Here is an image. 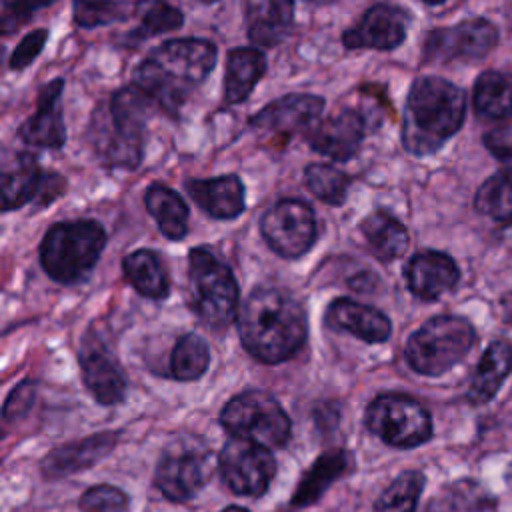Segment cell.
Masks as SVG:
<instances>
[{
    "mask_svg": "<svg viewBox=\"0 0 512 512\" xmlns=\"http://www.w3.org/2000/svg\"><path fill=\"white\" fill-rule=\"evenodd\" d=\"M216 46L202 38H174L154 48L134 70V84L156 106L176 112L190 92L210 74Z\"/></svg>",
    "mask_w": 512,
    "mask_h": 512,
    "instance_id": "7a4b0ae2",
    "label": "cell"
},
{
    "mask_svg": "<svg viewBox=\"0 0 512 512\" xmlns=\"http://www.w3.org/2000/svg\"><path fill=\"white\" fill-rule=\"evenodd\" d=\"M344 468H346V454L338 448L318 456L316 462L302 476L292 496V506L302 508V506L314 504L326 492V488L344 472Z\"/></svg>",
    "mask_w": 512,
    "mask_h": 512,
    "instance_id": "f546056e",
    "label": "cell"
},
{
    "mask_svg": "<svg viewBox=\"0 0 512 512\" xmlns=\"http://www.w3.org/2000/svg\"><path fill=\"white\" fill-rule=\"evenodd\" d=\"M222 512H248L246 508H240V506H228V508H224Z\"/></svg>",
    "mask_w": 512,
    "mask_h": 512,
    "instance_id": "ee69618b",
    "label": "cell"
},
{
    "mask_svg": "<svg viewBox=\"0 0 512 512\" xmlns=\"http://www.w3.org/2000/svg\"><path fill=\"white\" fill-rule=\"evenodd\" d=\"M138 8L142 10L140 24L134 30V38L138 40L150 38L162 32H170L182 26V12L166 4L164 0H146L138 4Z\"/></svg>",
    "mask_w": 512,
    "mask_h": 512,
    "instance_id": "8d00e7d4",
    "label": "cell"
},
{
    "mask_svg": "<svg viewBox=\"0 0 512 512\" xmlns=\"http://www.w3.org/2000/svg\"><path fill=\"white\" fill-rule=\"evenodd\" d=\"M466 114L464 92L436 76L418 78L408 92L402 142L408 152L426 156L436 152L450 136H454Z\"/></svg>",
    "mask_w": 512,
    "mask_h": 512,
    "instance_id": "3957f363",
    "label": "cell"
},
{
    "mask_svg": "<svg viewBox=\"0 0 512 512\" xmlns=\"http://www.w3.org/2000/svg\"><path fill=\"white\" fill-rule=\"evenodd\" d=\"M74 22L82 28L106 26L112 22L126 20L132 6L122 0H74Z\"/></svg>",
    "mask_w": 512,
    "mask_h": 512,
    "instance_id": "d590c367",
    "label": "cell"
},
{
    "mask_svg": "<svg viewBox=\"0 0 512 512\" xmlns=\"http://www.w3.org/2000/svg\"><path fill=\"white\" fill-rule=\"evenodd\" d=\"M186 188L194 202L212 218L230 220L244 210V184L234 174L192 180Z\"/></svg>",
    "mask_w": 512,
    "mask_h": 512,
    "instance_id": "7402d4cb",
    "label": "cell"
},
{
    "mask_svg": "<svg viewBox=\"0 0 512 512\" xmlns=\"http://www.w3.org/2000/svg\"><path fill=\"white\" fill-rule=\"evenodd\" d=\"M326 322L334 330L348 332L364 342H384L390 336V320L374 306L354 302L350 298H338L326 312Z\"/></svg>",
    "mask_w": 512,
    "mask_h": 512,
    "instance_id": "d6986e66",
    "label": "cell"
},
{
    "mask_svg": "<svg viewBox=\"0 0 512 512\" xmlns=\"http://www.w3.org/2000/svg\"><path fill=\"white\" fill-rule=\"evenodd\" d=\"M360 230L372 254L384 262L400 258L408 248V232L404 224L386 212H374L364 218Z\"/></svg>",
    "mask_w": 512,
    "mask_h": 512,
    "instance_id": "f1b7e54d",
    "label": "cell"
},
{
    "mask_svg": "<svg viewBox=\"0 0 512 512\" xmlns=\"http://www.w3.org/2000/svg\"><path fill=\"white\" fill-rule=\"evenodd\" d=\"M460 278L454 260L436 250L418 252L406 266L408 288L422 300H436L452 290Z\"/></svg>",
    "mask_w": 512,
    "mask_h": 512,
    "instance_id": "e0dca14e",
    "label": "cell"
},
{
    "mask_svg": "<svg viewBox=\"0 0 512 512\" xmlns=\"http://www.w3.org/2000/svg\"><path fill=\"white\" fill-rule=\"evenodd\" d=\"M366 426L372 434L396 448H414L432 434L426 408L404 394H380L366 408Z\"/></svg>",
    "mask_w": 512,
    "mask_h": 512,
    "instance_id": "9c48e42d",
    "label": "cell"
},
{
    "mask_svg": "<svg viewBox=\"0 0 512 512\" xmlns=\"http://www.w3.org/2000/svg\"><path fill=\"white\" fill-rule=\"evenodd\" d=\"M220 472L232 492L258 496L274 478L276 460L270 448L232 436L220 452Z\"/></svg>",
    "mask_w": 512,
    "mask_h": 512,
    "instance_id": "30bf717a",
    "label": "cell"
},
{
    "mask_svg": "<svg viewBox=\"0 0 512 512\" xmlns=\"http://www.w3.org/2000/svg\"><path fill=\"white\" fill-rule=\"evenodd\" d=\"M80 508L84 512H126L128 498L116 486L98 484L82 494Z\"/></svg>",
    "mask_w": 512,
    "mask_h": 512,
    "instance_id": "74e56055",
    "label": "cell"
},
{
    "mask_svg": "<svg viewBox=\"0 0 512 512\" xmlns=\"http://www.w3.org/2000/svg\"><path fill=\"white\" fill-rule=\"evenodd\" d=\"M104 244L106 232L94 220L58 222L40 244V262L48 276L70 284L94 268Z\"/></svg>",
    "mask_w": 512,
    "mask_h": 512,
    "instance_id": "5b68a950",
    "label": "cell"
},
{
    "mask_svg": "<svg viewBox=\"0 0 512 512\" xmlns=\"http://www.w3.org/2000/svg\"><path fill=\"white\" fill-rule=\"evenodd\" d=\"M260 230L266 244L278 256L298 258L314 244V212L302 200H280L262 216Z\"/></svg>",
    "mask_w": 512,
    "mask_h": 512,
    "instance_id": "8fae6325",
    "label": "cell"
},
{
    "mask_svg": "<svg viewBox=\"0 0 512 512\" xmlns=\"http://www.w3.org/2000/svg\"><path fill=\"white\" fill-rule=\"evenodd\" d=\"M154 100L136 84L112 94L106 110L94 114L92 142L104 164L136 168L142 158L144 126Z\"/></svg>",
    "mask_w": 512,
    "mask_h": 512,
    "instance_id": "277c9868",
    "label": "cell"
},
{
    "mask_svg": "<svg viewBox=\"0 0 512 512\" xmlns=\"http://www.w3.org/2000/svg\"><path fill=\"white\" fill-rule=\"evenodd\" d=\"M128 282L148 298H164L168 294V276L160 258L152 250H136L122 262Z\"/></svg>",
    "mask_w": 512,
    "mask_h": 512,
    "instance_id": "4dcf8cb0",
    "label": "cell"
},
{
    "mask_svg": "<svg viewBox=\"0 0 512 512\" xmlns=\"http://www.w3.org/2000/svg\"><path fill=\"white\" fill-rule=\"evenodd\" d=\"M512 372V346L508 342L496 340L482 354L478 368L472 376L468 388V400L472 404H484L492 400L502 386V382Z\"/></svg>",
    "mask_w": 512,
    "mask_h": 512,
    "instance_id": "d4e9b609",
    "label": "cell"
},
{
    "mask_svg": "<svg viewBox=\"0 0 512 512\" xmlns=\"http://www.w3.org/2000/svg\"><path fill=\"white\" fill-rule=\"evenodd\" d=\"M422 488L424 476L416 470H408L380 494L374 512H414Z\"/></svg>",
    "mask_w": 512,
    "mask_h": 512,
    "instance_id": "d6a6232c",
    "label": "cell"
},
{
    "mask_svg": "<svg viewBox=\"0 0 512 512\" xmlns=\"http://www.w3.org/2000/svg\"><path fill=\"white\" fill-rule=\"evenodd\" d=\"M472 324L454 314L434 316L406 342V362L424 376H440L456 366L474 346Z\"/></svg>",
    "mask_w": 512,
    "mask_h": 512,
    "instance_id": "8992f818",
    "label": "cell"
},
{
    "mask_svg": "<svg viewBox=\"0 0 512 512\" xmlns=\"http://www.w3.org/2000/svg\"><path fill=\"white\" fill-rule=\"evenodd\" d=\"M510 478H512V468H510Z\"/></svg>",
    "mask_w": 512,
    "mask_h": 512,
    "instance_id": "7dc6e473",
    "label": "cell"
},
{
    "mask_svg": "<svg viewBox=\"0 0 512 512\" xmlns=\"http://www.w3.org/2000/svg\"><path fill=\"white\" fill-rule=\"evenodd\" d=\"M208 476L202 456L192 452L168 454L156 468V484L172 502H186L204 486Z\"/></svg>",
    "mask_w": 512,
    "mask_h": 512,
    "instance_id": "ac0fdd59",
    "label": "cell"
},
{
    "mask_svg": "<svg viewBox=\"0 0 512 512\" xmlns=\"http://www.w3.org/2000/svg\"><path fill=\"white\" fill-rule=\"evenodd\" d=\"M34 402V384L32 382H22L18 384L10 396L6 398V404H4V418L6 420H16L20 416H24L30 406Z\"/></svg>",
    "mask_w": 512,
    "mask_h": 512,
    "instance_id": "60d3db41",
    "label": "cell"
},
{
    "mask_svg": "<svg viewBox=\"0 0 512 512\" xmlns=\"http://www.w3.org/2000/svg\"><path fill=\"white\" fill-rule=\"evenodd\" d=\"M82 378L100 404H116L124 398L126 382L118 364L100 348L86 350L80 358Z\"/></svg>",
    "mask_w": 512,
    "mask_h": 512,
    "instance_id": "603a6c76",
    "label": "cell"
},
{
    "mask_svg": "<svg viewBox=\"0 0 512 512\" xmlns=\"http://www.w3.org/2000/svg\"><path fill=\"white\" fill-rule=\"evenodd\" d=\"M484 142H486V148L498 158L500 174L506 176L508 180H512V140H508L496 132H490L484 136Z\"/></svg>",
    "mask_w": 512,
    "mask_h": 512,
    "instance_id": "b9f144b4",
    "label": "cell"
},
{
    "mask_svg": "<svg viewBox=\"0 0 512 512\" xmlns=\"http://www.w3.org/2000/svg\"><path fill=\"white\" fill-rule=\"evenodd\" d=\"M62 88V78H56L42 88L36 102V112L20 126L18 132L26 144L38 148H60L66 142V128L60 106Z\"/></svg>",
    "mask_w": 512,
    "mask_h": 512,
    "instance_id": "2e32d148",
    "label": "cell"
},
{
    "mask_svg": "<svg viewBox=\"0 0 512 512\" xmlns=\"http://www.w3.org/2000/svg\"><path fill=\"white\" fill-rule=\"evenodd\" d=\"M188 262L196 314L214 330L226 328L238 312V284L232 270L206 246L194 248Z\"/></svg>",
    "mask_w": 512,
    "mask_h": 512,
    "instance_id": "52a82bcc",
    "label": "cell"
},
{
    "mask_svg": "<svg viewBox=\"0 0 512 512\" xmlns=\"http://www.w3.org/2000/svg\"><path fill=\"white\" fill-rule=\"evenodd\" d=\"M266 72V58L256 48H234L228 52L224 76V100L238 104L248 98L262 74Z\"/></svg>",
    "mask_w": 512,
    "mask_h": 512,
    "instance_id": "484cf974",
    "label": "cell"
},
{
    "mask_svg": "<svg viewBox=\"0 0 512 512\" xmlns=\"http://www.w3.org/2000/svg\"><path fill=\"white\" fill-rule=\"evenodd\" d=\"M308 190L326 204H342L350 178L330 164H310L304 172Z\"/></svg>",
    "mask_w": 512,
    "mask_h": 512,
    "instance_id": "e575fe53",
    "label": "cell"
},
{
    "mask_svg": "<svg viewBox=\"0 0 512 512\" xmlns=\"http://www.w3.org/2000/svg\"><path fill=\"white\" fill-rule=\"evenodd\" d=\"M54 0H4L2 10V28L8 32L10 28L22 24L32 12L46 8Z\"/></svg>",
    "mask_w": 512,
    "mask_h": 512,
    "instance_id": "ab89813d",
    "label": "cell"
},
{
    "mask_svg": "<svg viewBox=\"0 0 512 512\" xmlns=\"http://www.w3.org/2000/svg\"><path fill=\"white\" fill-rule=\"evenodd\" d=\"M498 44V30L486 18H468L454 26L432 30L424 40L426 62L484 58Z\"/></svg>",
    "mask_w": 512,
    "mask_h": 512,
    "instance_id": "7c38bea8",
    "label": "cell"
},
{
    "mask_svg": "<svg viewBox=\"0 0 512 512\" xmlns=\"http://www.w3.org/2000/svg\"><path fill=\"white\" fill-rule=\"evenodd\" d=\"M500 236H502V242L512 250V218L508 222H504V228L500 230Z\"/></svg>",
    "mask_w": 512,
    "mask_h": 512,
    "instance_id": "7bdbcfd3",
    "label": "cell"
},
{
    "mask_svg": "<svg viewBox=\"0 0 512 512\" xmlns=\"http://www.w3.org/2000/svg\"><path fill=\"white\" fill-rule=\"evenodd\" d=\"M472 104L484 120H512V74L488 70L474 84Z\"/></svg>",
    "mask_w": 512,
    "mask_h": 512,
    "instance_id": "4316f807",
    "label": "cell"
},
{
    "mask_svg": "<svg viewBox=\"0 0 512 512\" xmlns=\"http://www.w3.org/2000/svg\"><path fill=\"white\" fill-rule=\"evenodd\" d=\"M144 204L166 238L180 240L186 236L188 206L172 188L164 184H152L144 194Z\"/></svg>",
    "mask_w": 512,
    "mask_h": 512,
    "instance_id": "83f0119b",
    "label": "cell"
},
{
    "mask_svg": "<svg viewBox=\"0 0 512 512\" xmlns=\"http://www.w3.org/2000/svg\"><path fill=\"white\" fill-rule=\"evenodd\" d=\"M422 2H426V4H442L444 0H422Z\"/></svg>",
    "mask_w": 512,
    "mask_h": 512,
    "instance_id": "f6af8a7d",
    "label": "cell"
},
{
    "mask_svg": "<svg viewBox=\"0 0 512 512\" xmlns=\"http://www.w3.org/2000/svg\"><path fill=\"white\" fill-rule=\"evenodd\" d=\"M302 304L284 288L260 286L238 310V334L258 360L276 364L294 356L306 340Z\"/></svg>",
    "mask_w": 512,
    "mask_h": 512,
    "instance_id": "6da1fadb",
    "label": "cell"
},
{
    "mask_svg": "<svg viewBox=\"0 0 512 512\" xmlns=\"http://www.w3.org/2000/svg\"><path fill=\"white\" fill-rule=\"evenodd\" d=\"M474 206L478 212L508 222L512 218V180L500 172L490 176L476 192Z\"/></svg>",
    "mask_w": 512,
    "mask_h": 512,
    "instance_id": "836d02e7",
    "label": "cell"
},
{
    "mask_svg": "<svg viewBox=\"0 0 512 512\" xmlns=\"http://www.w3.org/2000/svg\"><path fill=\"white\" fill-rule=\"evenodd\" d=\"M208 362H210L208 344L204 342V338L190 332L178 338L172 350L170 370H172V376L182 382L198 380L206 372Z\"/></svg>",
    "mask_w": 512,
    "mask_h": 512,
    "instance_id": "1f68e13d",
    "label": "cell"
},
{
    "mask_svg": "<svg viewBox=\"0 0 512 512\" xmlns=\"http://www.w3.org/2000/svg\"><path fill=\"white\" fill-rule=\"evenodd\" d=\"M368 130V118L358 110H340L328 118H320L308 132L310 148L336 162L350 160Z\"/></svg>",
    "mask_w": 512,
    "mask_h": 512,
    "instance_id": "4fadbf2b",
    "label": "cell"
},
{
    "mask_svg": "<svg viewBox=\"0 0 512 512\" xmlns=\"http://www.w3.org/2000/svg\"><path fill=\"white\" fill-rule=\"evenodd\" d=\"M116 444V434L104 432L84 440H76L64 446H58L50 454H46L42 462V472L48 478H60L84 470L104 458Z\"/></svg>",
    "mask_w": 512,
    "mask_h": 512,
    "instance_id": "ffe728a7",
    "label": "cell"
},
{
    "mask_svg": "<svg viewBox=\"0 0 512 512\" xmlns=\"http://www.w3.org/2000/svg\"><path fill=\"white\" fill-rule=\"evenodd\" d=\"M200 2H204V4H212V2H216V0H200Z\"/></svg>",
    "mask_w": 512,
    "mask_h": 512,
    "instance_id": "bcb514c9",
    "label": "cell"
},
{
    "mask_svg": "<svg viewBox=\"0 0 512 512\" xmlns=\"http://www.w3.org/2000/svg\"><path fill=\"white\" fill-rule=\"evenodd\" d=\"M40 170L36 158L26 152L6 156L2 162V208L14 210L32 200L40 186Z\"/></svg>",
    "mask_w": 512,
    "mask_h": 512,
    "instance_id": "cb8c5ba5",
    "label": "cell"
},
{
    "mask_svg": "<svg viewBox=\"0 0 512 512\" xmlns=\"http://www.w3.org/2000/svg\"><path fill=\"white\" fill-rule=\"evenodd\" d=\"M324 100L314 94H290L264 106L254 118L252 128L282 136L308 132L322 116Z\"/></svg>",
    "mask_w": 512,
    "mask_h": 512,
    "instance_id": "9a60e30c",
    "label": "cell"
},
{
    "mask_svg": "<svg viewBox=\"0 0 512 512\" xmlns=\"http://www.w3.org/2000/svg\"><path fill=\"white\" fill-rule=\"evenodd\" d=\"M410 18L398 6L392 4H374L366 10L362 20L348 28L342 36L346 48H374V50H392L400 46L406 38Z\"/></svg>",
    "mask_w": 512,
    "mask_h": 512,
    "instance_id": "5bb4252c",
    "label": "cell"
},
{
    "mask_svg": "<svg viewBox=\"0 0 512 512\" xmlns=\"http://www.w3.org/2000/svg\"><path fill=\"white\" fill-rule=\"evenodd\" d=\"M46 40H48V32L44 28H38V30L26 34L18 42V46L14 48V52L10 56V68L12 70H22L28 64H32L38 58V54L42 52Z\"/></svg>",
    "mask_w": 512,
    "mask_h": 512,
    "instance_id": "f35d334b",
    "label": "cell"
},
{
    "mask_svg": "<svg viewBox=\"0 0 512 512\" xmlns=\"http://www.w3.org/2000/svg\"><path fill=\"white\" fill-rule=\"evenodd\" d=\"M230 436L256 442L266 448H282L290 440V418L266 392L248 390L226 402L220 414Z\"/></svg>",
    "mask_w": 512,
    "mask_h": 512,
    "instance_id": "ba28073f",
    "label": "cell"
},
{
    "mask_svg": "<svg viewBox=\"0 0 512 512\" xmlns=\"http://www.w3.org/2000/svg\"><path fill=\"white\" fill-rule=\"evenodd\" d=\"M248 36L256 46H276L292 26L294 0H246Z\"/></svg>",
    "mask_w": 512,
    "mask_h": 512,
    "instance_id": "44dd1931",
    "label": "cell"
}]
</instances>
